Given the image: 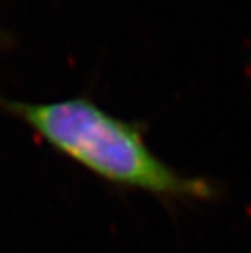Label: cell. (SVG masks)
<instances>
[{
	"mask_svg": "<svg viewBox=\"0 0 251 253\" xmlns=\"http://www.w3.org/2000/svg\"><path fill=\"white\" fill-rule=\"evenodd\" d=\"M8 110L52 149L117 186L147 191L170 201H211L212 181L179 173L148 147L142 127L87 98L52 103L12 101Z\"/></svg>",
	"mask_w": 251,
	"mask_h": 253,
	"instance_id": "cell-1",
	"label": "cell"
}]
</instances>
